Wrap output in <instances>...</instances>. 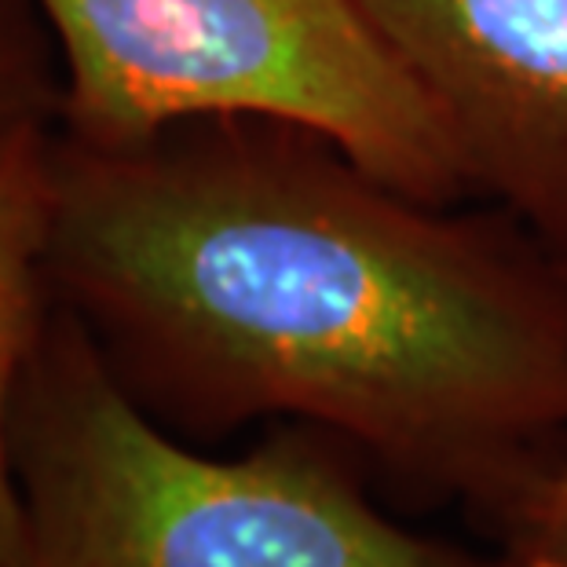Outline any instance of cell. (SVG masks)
Instances as JSON below:
<instances>
[{
	"label": "cell",
	"instance_id": "cell-1",
	"mask_svg": "<svg viewBox=\"0 0 567 567\" xmlns=\"http://www.w3.org/2000/svg\"><path fill=\"white\" fill-rule=\"evenodd\" d=\"M48 289L179 440L297 421L491 535L567 465V260L286 117L55 128Z\"/></svg>",
	"mask_w": 567,
	"mask_h": 567
},
{
	"label": "cell",
	"instance_id": "cell-2",
	"mask_svg": "<svg viewBox=\"0 0 567 567\" xmlns=\"http://www.w3.org/2000/svg\"><path fill=\"white\" fill-rule=\"evenodd\" d=\"M27 567H509L395 524L341 440L297 421L243 457L162 429L63 305L11 406Z\"/></svg>",
	"mask_w": 567,
	"mask_h": 567
},
{
	"label": "cell",
	"instance_id": "cell-3",
	"mask_svg": "<svg viewBox=\"0 0 567 567\" xmlns=\"http://www.w3.org/2000/svg\"><path fill=\"white\" fill-rule=\"evenodd\" d=\"M63 59L59 132L122 143L209 114L286 117L417 198L473 195L359 0H38Z\"/></svg>",
	"mask_w": 567,
	"mask_h": 567
},
{
	"label": "cell",
	"instance_id": "cell-4",
	"mask_svg": "<svg viewBox=\"0 0 567 567\" xmlns=\"http://www.w3.org/2000/svg\"><path fill=\"white\" fill-rule=\"evenodd\" d=\"M473 195L567 260V0H359Z\"/></svg>",
	"mask_w": 567,
	"mask_h": 567
},
{
	"label": "cell",
	"instance_id": "cell-5",
	"mask_svg": "<svg viewBox=\"0 0 567 567\" xmlns=\"http://www.w3.org/2000/svg\"><path fill=\"white\" fill-rule=\"evenodd\" d=\"M52 213L55 128H27L0 140V567H27V520L11 468V406L52 308Z\"/></svg>",
	"mask_w": 567,
	"mask_h": 567
},
{
	"label": "cell",
	"instance_id": "cell-6",
	"mask_svg": "<svg viewBox=\"0 0 567 567\" xmlns=\"http://www.w3.org/2000/svg\"><path fill=\"white\" fill-rule=\"evenodd\" d=\"M63 114V59L38 0H0V140L55 128Z\"/></svg>",
	"mask_w": 567,
	"mask_h": 567
},
{
	"label": "cell",
	"instance_id": "cell-7",
	"mask_svg": "<svg viewBox=\"0 0 567 567\" xmlns=\"http://www.w3.org/2000/svg\"><path fill=\"white\" fill-rule=\"evenodd\" d=\"M494 538L509 567H567V465L524 494Z\"/></svg>",
	"mask_w": 567,
	"mask_h": 567
}]
</instances>
